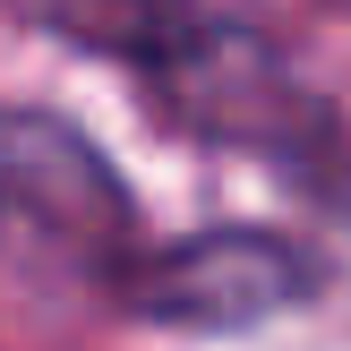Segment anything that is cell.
I'll list each match as a JSON object with an SVG mask.
<instances>
[{
    "mask_svg": "<svg viewBox=\"0 0 351 351\" xmlns=\"http://www.w3.org/2000/svg\"><path fill=\"white\" fill-rule=\"evenodd\" d=\"M146 257L112 154L60 112H0V274L51 308H120Z\"/></svg>",
    "mask_w": 351,
    "mask_h": 351,
    "instance_id": "cell-1",
    "label": "cell"
},
{
    "mask_svg": "<svg viewBox=\"0 0 351 351\" xmlns=\"http://www.w3.org/2000/svg\"><path fill=\"white\" fill-rule=\"evenodd\" d=\"M326 283V257L291 232H189L171 249H146L120 283V308L171 335H232V326H266L283 308H300Z\"/></svg>",
    "mask_w": 351,
    "mask_h": 351,
    "instance_id": "cell-2",
    "label": "cell"
},
{
    "mask_svg": "<svg viewBox=\"0 0 351 351\" xmlns=\"http://www.w3.org/2000/svg\"><path fill=\"white\" fill-rule=\"evenodd\" d=\"M34 34L86 51V60L129 69L146 95H171L206 51L232 34V17L215 0H9Z\"/></svg>",
    "mask_w": 351,
    "mask_h": 351,
    "instance_id": "cell-3",
    "label": "cell"
}]
</instances>
